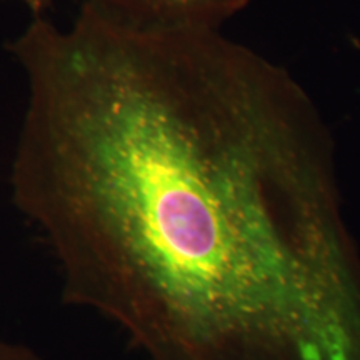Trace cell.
I'll return each mask as SVG.
<instances>
[{"mask_svg": "<svg viewBox=\"0 0 360 360\" xmlns=\"http://www.w3.org/2000/svg\"><path fill=\"white\" fill-rule=\"evenodd\" d=\"M12 52L29 87L12 197L67 304L150 360H360V252L289 75L217 29L85 4Z\"/></svg>", "mask_w": 360, "mask_h": 360, "instance_id": "1", "label": "cell"}, {"mask_svg": "<svg viewBox=\"0 0 360 360\" xmlns=\"http://www.w3.org/2000/svg\"><path fill=\"white\" fill-rule=\"evenodd\" d=\"M252 0H84L85 6L146 29H217Z\"/></svg>", "mask_w": 360, "mask_h": 360, "instance_id": "2", "label": "cell"}, {"mask_svg": "<svg viewBox=\"0 0 360 360\" xmlns=\"http://www.w3.org/2000/svg\"><path fill=\"white\" fill-rule=\"evenodd\" d=\"M0 360H44L27 345L0 340Z\"/></svg>", "mask_w": 360, "mask_h": 360, "instance_id": "3", "label": "cell"}, {"mask_svg": "<svg viewBox=\"0 0 360 360\" xmlns=\"http://www.w3.org/2000/svg\"><path fill=\"white\" fill-rule=\"evenodd\" d=\"M19 2H22L24 6L29 7L30 11L35 13V15H40V13H42V11H44L45 2H47V0H19Z\"/></svg>", "mask_w": 360, "mask_h": 360, "instance_id": "4", "label": "cell"}]
</instances>
